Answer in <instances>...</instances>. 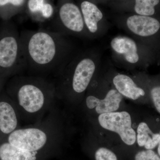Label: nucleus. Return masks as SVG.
Wrapping results in <instances>:
<instances>
[{"instance_id":"1","label":"nucleus","mask_w":160,"mask_h":160,"mask_svg":"<svg viewBox=\"0 0 160 160\" xmlns=\"http://www.w3.org/2000/svg\"><path fill=\"white\" fill-rule=\"evenodd\" d=\"M20 35L28 74L54 80L73 57L67 36L45 29L24 30Z\"/></svg>"},{"instance_id":"2","label":"nucleus","mask_w":160,"mask_h":160,"mask_svg":"<svg viewBox=\"0 0 160 160\" xmlns=\"http://www.w3.org/2000/svg\"><path fill=\"white\" fill-rule=\"evenodd\" d=\"M4 90L16 107L22 122H40L58 103L52 79L31 75L14 76L7 80Z\"/></svg>"},{"instance_id":"3","label":"nucleus","mask_w":160,"mask_h":160,"mask_svg":"<svg viewBox=\"0 0 160 160\" xmlns=\"http://www.w3.org/2000/svg\"><path fill=\"white\" fill-rule=\"evenodd\" d=\"M66 112L58 104L40 122L20 127L6 141L19 149L46 156L59 154L68 136Z\"/></svg>"},{"instance_id":"4","label":"nucleus","mask_w":160,"mask_h":160,"mask_svg":"<svg viewBox=\"0 0 160 160\" xmlns=\"http://www.w3.org/2000/svg\"><path fill=\"white\" fill-rule=\"evenodd\" d=\"M74 57L53 80L58 101L67 105L78 102L89 88L96 69L91 53Z\"/></svg>"},{"instance_id":"5","label":"nucleus","mask_w":160,"mask_h":160,"mask_svg":"<svg viewBox=\"0 0 160 160\" xmlns=\"http://www.w3.org/2000/svg\"><path fill=\"white\" fill-rule=\"evenodd\" d=\"M20 33L9 21L0 24V77L9 79L26 72Z\"/></svg>"},{"instance_id":"6","label":"nucleus","mask_w":160,"mask_h":160,"mask_svg":"<svg viewBox=\"0 0 160 160\" xmlns=\"http://www.w3.org/2000/svg\"><path fill=\"white\" fill-rule=\"evenodd\" d=\"M52 31L64 35L87 36L82 12L73 3L66 2L60 6L57 16L51 24Z\"/></svg>"},{"instance_id":"7","label":"nucleus","mask_w":160,"mask_h":160,"mask_svg":"<svg viewBox=\"0 0 160 160\" xmlns=\"http://www.w3.org/2000/svg\"><path fill=\"white\" fill-rule=\"evenodd\" d=\"M98 121L103 129L118 134L126 146L132 147L136 142V132L132 127L131 116L127 112L102 113L99 115Z\"/></svg>"},{"instance_id":"8","label":"nucleus","mask_w":160,"mask_h":160,"mask_svg":"<svg viewBox=\"0 0 160 160\" xmlns=\"http://www.w3.org/2000/svg\"><path fill=\"white\" fill-rule=\"evenodd\" d=\"M21 122L16 107L4 89L0 94V143L21 127Z\"/></svg>"},{"instance_id":"9","label":"nucleus","mask_w":160,"mask_h":160,"mask_svg":"<svg viewBox=\"0 0 160 160\" xmlns=\"http://www.w3.org/2000/svg\"><path fill=\"white\" fill-rule=\"evenodd\" d=\"M122 99V96L115 89L109 90L106 97L100 99L92 95L89 94L84 100V109L87 111L94 109L99 114L117 111Z\"/></svg>"},{"instance_id":"10","label":"nucleus","mask_w":160,"mask_h":160,"mask_svg":"<svg viewBox=\"0 0 160 160\" xmlns=\"http://www.w3.org/2000/svg\"><path fill=\"white\" fill-rule=\"evenodd\" d=\"M126 25L131 32L140 37H151L160 31V22L153 17L131 16L127 19Z\"/></svg>"},{"instance_id":"11","label":"nucleus","mask_w":160,"mask_h":160,"mask_svg":"<svg viewBox=\"0 0 160 160\" xmlns=\"http://www.w3.org/2000/svg\"><path fill=\"white\" fill-rule=\"evenodd\" d=\"M110 46L115 52L122 56L128 62L135 64L139 61L137 45L131 38L116 37L112 40Z\"/></svg>"},{"instance_id":"12","label":"nucleus","mask_w":160,"mask_h":160,"mask_svg":"<svg viewBox=\"0 0 160 160\" xmlns=\"http://www.w3.org/2000/svg\"><path fill=\"white\" fill-rule=\"evenodd\" d=\"M112 82L120 94L128 98L135 100L145 95V91L138 87L133 80L126 75L120 74L115 76Z\"/></svg>"},{"instance_id":"13","label":"nucleus","mask_w":160,"mask_h":160,"mask_svg":"<svg viewBox=\"0 0 160 160\" xmlns=\"http://www.w3.org/2000/svg\"><path fill=\"white\" fill-rule=\"evenodd\" d=\"M48 158L46 156L19 149L7 141L0 143V160H46Z\"/></svg>"},{"instance_id":"14","label":"nucleus","mask_w":160,"mask_h":160,"mask_svg":"<svg viewBox=\"0 0 160 160\" xmlns=\"http://www.w3.org/2000/svg\"><path fill=\"white\" fill-rule=\"evenodd\" d=\"M81 8L86 29L89 33H96L98 29L99 22L102 19V13L97 6L88 1L81 3Z\"/></svg>"},{"instance_id":"15","label":"nucleus","mask_w":160,"mask_h":160,"mask_svg":"<svg viewBox=\"0 0 160 160\" xmlns=\"http://www.w3.org/2000/svg\"><path fill=\"white\" fill-rule=\"evenodd\" d=\"M160 3V0H135V11L138 15L152 17Z\"/></svg>"},{"instance_id":"16","label":"nucleus","mask_w":160,"mask_h":160,"mask_svg":"<svg viewBox=\"0 0 160 160\" xmlns=\"http://www.w3.org/2000/svg\"><path fill=\"white\" fill-rule=\"evenodd\" d=\"M87 149L94 160H120L117 153L107 146H100L93 149Z\"/></svg>"},{"instance_id":"17","label":"nucleus","mask_w":160,"mask_h":160,"mask_svg":"<svg viewBox=\"0 0 160 160\" xmlns=\"http://www.w3.org/2000/svg\"><path fill=\"white\" fill-rule=\"evenodd\" d=\"M136 142L140 147H143L146 142L151 140L153 133L148 125L144 122L139 124L137 130Z\"/></svg>"},{"instance_id":"18","label":"nucleus","mask_w":160,"mask_h":160,"mask_svg":"<svg viewBox=\"0 0 160 160\" xmlns=\"http://www.w3.org/2000/svg\"><path fill=\"white\" fill-rule=\"evenodd\" d=\"M133 160H160V157L153 150L146 149L135 152Z\"/></svg>"},{"instance_id":"19","label":"nucleus","mask_w":160,"mask_h":160,"mask_svg":"<svg viewBox=\"0 0 160 160\" xmlns=\"http://www.w3.org/2000/svg\"><path fill=\"white\" fill-rule=\"evenodd\" d=\"M45 3V0H29L28 1V9L30 13L34 15L35 16V15H38L36 20L38 22L40 12Z\"/></svg>"},{"instance_id":"20","label":"nucleus","mask_w":160,"mask_h":160,"mask_svg":"<svg viewBox=\"0 0 160 160\" xmlns=\"http://www.w3.org/2000/svg\"><path fill=\"white\" fill-rule=\"evenodd\" d=\"M53 9L51 4L45 3L40 12L39 22H43L49 19L52 16Z\"/></svg>"},{"instance_id":"21","label":"nucleus","mask_w":160,"mask_h":160,"mask_svg":"<svg viewBox=\"0 0 160 160\" xmlns=\"http://www.w3.org/2000/svg\"><path fill=\"white\" fill-rule=\"evenodd\" d=\"M150 94L155 107L160 114V86L153 87L150 91Z\"/></svg>"},{"instance_id":"22","label":"nucleus","mask_w":160,"mask_h":160,"mask_svg":"<svg viewBox=\"0 0 160 160\" xmlns=\"http://www.w3.org/2000/svg\"><path fill=\"white\" fill-rule=\"evenodd\" d=\"M160 140V134L159 133H153L151 139L146 143L144 147L146 149L152 150L158 145Z\"/></svg>"},{"instance_id":"23","label":"nucleus","mask_w":160,"mask_h":160,"mask_svg":"<svg viewBox=\"0 0 160 160\" xmlns=\"http://www.w3.org/2000/svg\"><path fill=\"white\" fill-rule=\"evenodd\" d=\"M26 0H0V7H3L8 5L16 7L23 6Z\"/></svg>"},{"instance_id":"24","label":"nucleus","mask_w":160,"mask_h":160,"mask_svg":"<svg viewBox=\"0 0 160 160\" xmlns=\"http://www.w3.org/2000/svg\"><path fill=\"white\" fill-rule=\"evenodd\" d=\"M8 80V78H7L0 77V94L4 90L5 85Z\"/></svg>"},{"instance_id":"25","label":"nucleus","mask_w":160,"mask_h":160,"mask_svg":"<svg viewBox=\"0 0 160 160\" xmlns=\"http://www.w3.org/2000/svg\"><path fill=\"white\" fill-rule=\"evenodd\" d=\"M158 155L160 157V140L159 142L158 143Z\"/></svg>"}]
</instances>
